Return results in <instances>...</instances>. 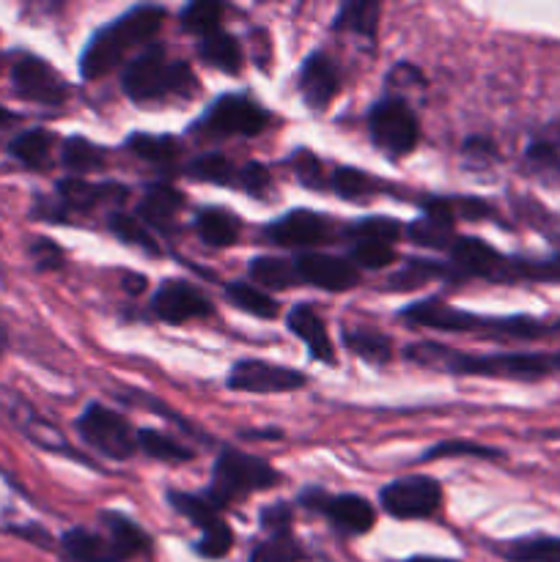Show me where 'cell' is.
<instances>
[{
	"instance_id": "cell-20",
	"label": "cell",
	"mask_w": 560,
	"mask_h": 562,
	"mask_svg": "<svg viewBox=\"0 0 560 562\" xmlns=\"http://www.w3.org/2000/svg\"><path fill=\"white\" fill-rule=\"evenodd\" d=\"M285 324H289L291 333H294L296 338H300L302 344L307 346V351H311L313 360L333 366V362H335V346H333V340H329L327 327H324L322 316H318V313L313 311L311 305H294V307H291Z\"/></svg>"
},
{
	"instance_id": "cell-40",
	"label": "cell",
	"mask_w": 560,
	"mask_h": 562,
	"mask_svg": "<svg viewBox=\"0 0 560 562\" xmlns=\"http://www.w3.org/2000/svg\"><path fill=\"white\" fill-rule=\"evenodd\" d=\"M110 231H113L121 241H126V245H135L141 247V250L152 252V256H159L157 241H154V236L148 234V228L137 217H130V214L121 212L110 214Z\"/></svg>"
},
{
	"instance_id": "cell-22",
	"label": "cell",
	"mask_w": 560,
	"mask_h": 562,
	"mask_svg": "<svg viewBox=\"0 0 560 562\" xmlns=\"http://www.w3.org/2000/svg\"><path fill=\"white\" fill-rule=\"evenodd\" d=\"M55 137L47 130L36 126V130H25L9 140V154L31 170H47L49 157H53Z\"/></svg>"
},
{
	"instance_id": "cell-9",
	"label": "cell",
	"mask_w": 560,
	"mask_h": 562,
	"mask_svg": "<svg viewBox=\"0 0 560 562\" xmlns=\"http://www.w3.org/2000/svg\"><path fill=\"white\" fill-rule=\"evenodd\" d=\"M11 86H14L16 97L27 99V102L47 104V108H58L69 97V86L64 82V77L36 55H20L14 60Z\"/></svg>"
},
{
	"instance_id": "cell-36",
	"label": "cell",
	"mask_w": 560,
	"mask_h": 562,
	"mask_svg": "<svg viewBox=\"0 0 560 562\" xmlns=\"http://www.w3.org/2000/svg\"><path fill=\"white\" fill-rule=\"evenodd\" d=\"M525 165L547 187L560 184V151L547 140H536L525 148Z\"/></svg>"
},
{
	"instance_id": "cell-3",
	"label": "cell",
	"mask_w": 560,
	"mask_h": 562,
	"mask_svg": "<svg viewBox=\"0 0 560 562\" xmlns=\"http://www.w3.org/2000/svg\"><path fill=\"white\" fill-rule=\"evenodd\" d=\"M124 93L132 102H154L176 93V97H192L198 88L195 75L184 60H168L163 47H148L137 55L124 71Z\"/></svg>"
},
{
	"instance_id": "cell-49",
	"label": "cell",
	"mask_w": 560,
	"mask_h": 562,
	"mask_svg": "<svg viewBox=\"0 0 560 562\" xmlns=\"http://www.w3.org/2000/svg\"><path fill=\"white\" fill-rule=\"evenodd\" d=\"M236 181H239L247 192H253V195H264L269 187V170L264 168V165L250 162L236 173Z\"/></svg>"
},
{
	"instance_id": "cell-6",
	"label": "cell",
	"mask_w": 560,
	"mask_h": 562,
	"mask_svg": "<svg viewBox=\"0 0 560 562\" xmlns=\"http://www.w3.org/2000/svg\"><path fill=\"white\" fill-rule=\"evenodd\" d=\"M77 431H80L82 442L113 461L132 459L137 450V437L130 420L102 404H88L82 409V415L77 417Z\"/></svg>"
},
{
	"instance_id": "cell-57",
	"label": "cell",
	"mask_w": 560,
	"mask_h": 562,
	"mask_svg": "<svg viewBox=\"0 0 560 562\" xmlns=\"http://www.w3.org/2000/svg\"><path fill=\"white\" fill-rule=\"evenodd\" d=\"M555 333H560V322H558V324H555Z\"/></svg>"
},
{
	"instance_id": "cell-17",
	"label": "cell",
	"mask_w": 560,
	"mask_h": 562,
	"mask_svg": "<svg viewBox=\"0 0 560 562\" xmlns=\"http://www.w3.org/2000/svg\"><path fill=\"white\" fill-rule=\"evenodd\" d=\"M340 91V71L335 60L324 53L307 55L300 71V93L307 108L324 110Z\"/></svg>"
},
{
	"instance_id": "cell-46",
	"label": "cell",
	"mask_w": 560,
	"mask_h": 562,
	"mask_svg": "<svg viewBox=\"0 0 560 562\" xmlns=\"http://www.w3.org/2000/svg\"><path fill=\"white\" fill-rule=\"evenodd\" d=\"M437 274H445V269L437 267L434 261H410V267H406L401 274H395L390 283H393V289H399V291L401 289H417L423 280L437 278Z\"/></svg>"
},
{
	"instance_id": "cell-54",
	"label": "cell",
	"mask_w": 560,
	"mask_h": 562,
	"mask_svg": "<svg viewBox=\"0 0 560 562\" xmlns=\"http://www.w3.org/2000/svg\"><path fill=\"white\" fill-rule=\"evenodd\" d=\"M245 437H253V439H267V437L280 439V437H283V431H245Z\"/></svg>"
},
{
	"instance_id": "cell-55",
	"label": "cell",
	"mask_w": 560,
	"mask_h": 562,
	"mask_svg": "<svg viewBox=\"0 0 560 562\" xmlns=\"http://www.w3.org/2000/svg\"><path fill=\"white\" fill-rule=\"evenodd\" d=\"M404 562H459V560H448V558H426V554H417V558H410Z\"/></svg>"
},
{
	"instance_id": "cell-26",
	"label": "cell",
	"mask_w": 560,
	"mask_h": 562,
	"mask_svg": "<svg viewBox=\"0 0 560 562\" xmlns=\"http://www.w3.org/2000/svg\"><path fill=\"white\" fill-rule=\"evenodd\" d=\"M198 55H201L209 66L225 71V75H236V71L242 69V60H245L242 58V44L225 31L203 36L201 44H198Z\"/></svg>"
},
{
	"instance_id": "cell-37",
	"label": "cell",
	"mask_w": 560,
	"mask_h": 562,
	"mask_svg": "<svg viewBox=\"0 0 560 562\" xmlns=\"http://www.w3.org/2000/svg\"><path fill=\"white\" fill-rule=\"evenodd\" d=\"M305 560V549L296 541L291 532L285 536H269L267 541L256 543L247 562H302Z\"/></svg>"
},
{
	"instance_id": "cell-15",
	"label": "cell",
	"mask_w": 560,
	"mask_h": 562,
	"mask_svg": "<svg viewBox=\"0 0 560 562\" xmlns=\"http://www.w3.org/2000/svg\"><path fill=\"white\" fill-rule=\"evenodd\" d=\"M401 316L410 318L412 324H421V327L439 329V333H472V329H481L492 324V318H481L475 313H467L443 300L415 302V305L404 307Z\"/></svg>"
},
{
	"instance_id": "cell-33",
	"label": "cell",
	"mask_w": 560,
	"mask_h": 562,
	"mask_svg": "<svg viewBox=\"0 0 560 562\" xmlns=\"http://www.w3.org/2000/svg\"><path fill=\"white\" fill-rule=\"evenodd\" d=\"M126 148L137 157L148 159L154 165H168L173 162L181 154V143L170 135H148V132H135L126 140Z\"/></svg>"
},
{
	"instance_id": "cell-47",
	"label": "cell",
	"mask_w": 560,
	"mask_h": 562,
	"mask_svg": "<svg viewBox=\"0 0 560 562\" xmlns=\"http://www.w3.org/2000/svg\"><path fill=\"white\" fill-rule=\"evenodd\" d=\"M291 521H294V510L285 503L267 505V508L261 510V527L272 532V536H285V532H291Z\"/></svg>"
},
{
	"instance_id": "cell-51",
	"label": "cell",
	"mask_w": 560,
	"mask_h": 562,
	"mask_svg": "<svg viewBox=\"0 0 560 562\" xmlns=\"http://www.w3.org/2000/svg\"><path fill=\"white\" fill-rule=\"evenodd\" d=\"M296 165H300V168H296V173H300L302 184L316 187V179H313V176H318L316 157H313L311 151H300V154H296Z\"/></svg>"
},
{
	"instance_id": "cell-35",
	"label": "cell",
	"mask_w": 560,
	"mask_h": 562,
	"mask_svg": "<svg viewBox=\"0 0 560 562\" xmlns=\"http://www.w3.org/2000/svg\"><path fill=\"white\" fill-rule=\"evenodd\" d=\"M225 5L217 0H195V3L184 5L181 11V27L187 33H198V36H212L223 25Z\"/></svg>"
},
{
	"instance_id": "cell-28",
	"label": "cell",
	"mask_w": 560,
	"mask_h": 562,
	"mask_svg": "<svg viewBox=\"0 0 560 562\" xmlns=\"http://www.w3.org/2000/svg\"><path fill=\"white\" fill-rule=\"evenodd\" d=\"M135 437L137 448H141L143 453L152 456V459L157 461H165V464H184V461L195 459V450L181 445L179 439L154 431V428H141V431H135Z\"/></svg>"
},
{
	"instance_id": "cell-44",
	"label": "cell",
	"mask_w": 560,
	"mask_h": 562,
	"mask_svg": "<svg viewBox=\"0 0 560 562\" xmlns=\"http://www.w3.org/2000/svg\"><path fill=\"white\" fill-rule=\"evenodd\" d=\"M349 261L355 267L366 269H384L395 261L393 245H384V241H355L349 252Z\"/></svg>"
},
{
	"instance_id": "cell-30",
	"label": "cell",
	"mask_w": 560,
	"mask_h": 562,
	"mask_svg": "<svg viewBox=\"0 0 560 562\" xmlns=\"http://www.w3.org/2000/svg\"><path fill=\"white\" fill-rule=\"evenodd\" d=\"M225 296H228L231 305L239 307L242 313H250V316L256 318H278L280 313L278 302H275L267 291L258 289V285L228 283L225 285Z\"/></svg>"
},
{
	"instance_id": "cell-10",
	"label": "cell",
	"mask_w": 560,
	"mask_h": 562,
	"mask_svg": "<svg viewBox=\"0 0 560 562\" xmlns=\"http://www.w3.org/2000/svg\"><path fill=\"white\" fill-rule=\"evenodd\" d=\"M305 384V373L264 360H242L228 373V387L236 390V393H291V390H300Z\"/></svg>"
},
{
	"instance_id": "cell-42",
	"label": "cell",
	"mask_w": 560,
	"mask_h": 562,
	"mask_svg": "<svg viewBox=\"0 0 560 562\" xmlns=\"http://www.w3.org/2000/svg\"><path fill=\"white\" fill-rule=\"evenodd\" d=\"M349 236L357 241H395L401 236V225L393 217H362L349 228Z\"/></svg>"
},
{
	"instance_id": "cell-29",
	"label": "cell",
	"mask_w": 560,
	"mask_h": 562,
	"mask_svg": "<svg viewBox=\"0 0 560 562\" xmlns=\"http://www.w3.org/2000/svg\"><path fill=\"white\" fill-rule=\"evenodd\" d=\"M250 274L258 285H267V289H275V291L294 289V285L300 283V274H296L294 261H285V258H275V256L253 258Z\"/></svg>"
},
{
	"instance_id": "cell-5",
	"label": "cell",
	"mask_w": 560,
	"mask_h": 562,
	"mask_svg": "<svg viewBox=\"0 0 560 562\" xmlns=\"http://www.w3.org/2000/svg\"><path fill=\"white\" fill-rule=\"evenodd\" d=\"M368 132L388 157L412 154L421 140V124H417L415 110L399 97H388L373 104L368 113Z\"/></svg>"
},
{
	"instance_id": "cell-56",
	"label": "cell",
	"mask_w": 560,
	"mask_h": 562,
	"mask_svg": "<svg viewBox=\"0 0 560 562\" xmlns=\"http://www.w3.org/2000/svg\"><path fill=\"white\" fill-rule=\"evenodd\" d=\"M0 349H3V333H0Z\"/></svg>"
},
{
	"instance_id": "cell-1",
	"label": "cell",
	"mask_w": 560,
	"mask_h": 562,
	"mask_svg": "<svg viewBox=\"0 0 560 562\" xmlns=\"http://www.w3.org/2000/svg\"><path fill=\"white\" fill-rule=\"evenodd\" d=\"M406 357L421 366L445 368L456 376L505 379V382H541L552 373V357L530 351H503V355H461L445 346L417 344L406 349Z\"/></svg>"
},
{
	"instance_id": "cell-48",
	"label": "cell",
	"mask_w": 560,
	"mask_h": 562,
	"mask_svg": "<svg viewBox=\"0 0 560 562\" xmlns=\"http://www.w3.org/2000/svg\"><path fill=\"white\" fill-rule=\"evenodd\" d=\"M31 258H33V263H36V269H42V272L44 269L64 267V252H60V247L49 239H33L31 241Z\"/></svg>"
},
{
	"instance_id": "cell-31",
	"label": "cell",
	"mask_w": 560,
	"mask_h": 562,
	"mask_svg": "<svg viewBox=\"0 0 560 562\" xmlns=\"http://www.w3.org/2000/svg\"><path fill=\"white\" fill-rule=\"evenodd\" d=\"M377 22H379V3L360 0V3L340 5V11L333 20V31H349L362 38H371L373 42V36H377Z\"/></svg>"
},
{
	"instance_id": "cell-52",
	"label": "cell",
	"mask_w": 560,
	"mask_h": 562,
	"mask_svg": "<svg viewBox=\"0 0 560 562\" xmlns=\"http://www.w3.org/2000/svg\"><path fill=\"white\" fill-rule=\"evenodd\" d=\"M327 499H329V494L324 492V488H318V486L305 488V492L300 494L302 508H307V510H318V514H324V505H327Z\"/></svg>"
},
{
	"instance_id": "cell-11",
	"label": "cell",
	"mask_w": 560,
	"mask_h": 562,
	"mask_svg": "<svg viewBox=\"0 0 560 562\" xmlns=\"http://www.w3.org/2000/svg\"><path fill=\"white\" fill-rule=\"evenodd\" d=\"M130 190L119 184H88L82 179H64L58 184V198L55 203H38L36 214L44 220L58 223L66 212H91L102 201H124Z\"/></svg>"
},
{
	"instance_id": "cell-12",
	"label": "cell",
	"mask_w": 560,
	"mask_h": 562,
	"mask_svg": "<svg viewBox=\"0 0 560 562\" xmlns=\"http://www.w3.org/2000/svg\"><path fill=\"white\" fill-rule=\"evenodd\" d=\"M450 258H453V267L461 274H470V278L511 280L522 274V263L505 261L492 245H486L483 239H475V236H459V239H453Z\"/></svg>"
},
{
	"instance_id": "cell-38",
	"label": "cell",
	"mask_w": 560,
	"mask_h": 562,
	"mask_svg": "<svg viewBox=\"0 0 560 562\" xmlns=\"http://www.w3.org/2000/svg\"><path fill=\"white\" fill-rule=\"evenodd\" d=\"M234 549V532L225 525L223 516L212 519L209 525L201 527V538L195 543V552L203 560H223L228 558V552Z\"/></svg>"
},
{
	"instance_id": "cell-19",
	"label": "cell",
	"mask_w": 560,
	"mask_h": 562,
	"mask_svg": "<svg viewBox=\"0 0 560 562\" xmlns=\"http://www.w3.org/2000/svg\"><path fill=\"white\" fill-rule=\"evenodd\" d=\"M324 516L344 536H366L377 525V510H373V505L368 499L357 497V494L329 497L327 505H324Z\"/></svg>"
},
{
	"instance_id": "cell-43",
	"label": "cell",
	"mask_w": 560,
	"mask_h": 562,
	"mask_svg": "<svg viewBox=\"0 0 560 562\" xmlns=\"http://www.w3.org/2000/svg\"><path fill=\"white\" fill-rule=\"evenodd\" d=\"M453 456H478V459H500V450L483 448V445L467 442V439H445V442L434 445L426 453L421 456V461H437V459H453Z\"/></svg>"
},
{
	"instance_id": "cell-53",
	"label": "cell",
	"mask_w": 560,
	"mask_h": 562,
	"mask_svg": "<svg viewBox=\"0 0 560 562\" xmlns=\"http://www.w3.org/2000/svg\"><path fill=\"white\" fill-rule=\"evenodd\" d=\"M16 121H20V115H14V113H11V110L0 108V135H3V132L9 130V126H14Z\"/></svg>"
},
{
	"instance_id": "cell-8",
	"label": "cell",
	"mask_w": 560,
	"mask_h": 562,
	"mask_svg": "<svg viewBox=\"0 0 560 562\" xmlns=\"http://www.w3.org/2000/svg\"><path fill=\"white\" fill-rule=\"evenodd\" d=\"M379 503L393 519H428L443 505V486L426 475L399 477L379 492Z\"/></svg>"
},
{
	"instance_id": "cell-24",
	"label": "cell",
	"mask_w": 560,
	"mask_h": 562,
	"mask_svg": "<svg viewBox=\"0 0 560 562\" xmlns=\"http://www.w3.org/2000/svg\"><path fill=\"white\" fill-rule=\"evenodd\" d=\"M184 198H181L179 190L168 184H154L146 190V198L137 206V217H141L143 225H157V228H165L170 220L176 217V212L181 209Z\"/></svg>"
},
{
	"instance_id": "cell-45",
	"label": "cell",
	"mask_w": 560,
	"mask_h": 562,
	"mask_svg": "<svg viewBox=\"0 0 560 562\" xmlns=\"http://www.w3.org/2000/svg\"><path fill=\"white\" fill-rule=\"evenodd\" d=\"M333 190L338 192L340 198L357 201V198L368 195V192L373 190V181H371V176H366L362 170L340 168V170H335V176H333Z\"/></svg>"
},
{
	"instance_id": "cell-25",
	"label": "cell",
	"mask_w": 560,
	"mask_h": 562,
	"mask_svg": "<svg viewBox=\"0 0 560 562\" xmlns=\"http://www.w3.org/2000/svg\"><path fill=\"white\" fill-rule=\"evenodd\" d=\"M494 552L508 562H560V538L530 536L500 543Z\"/></svg>"
},
{
	"instance_id": "cell-23",
	"label": "cell",
	"mask_w": 560,
	"mask_h": 562,
	"mask_svg": "<svg viewBox=\"0 0 560 562\" xmlns=\"http://www.w3.org/2000/svg\"><path fill=\"white\" fill-rule=\"evenodd\" d=\"M102 521L104 527H108L110 543H113V549L119 552V558L124 562L152 549V538H148L135 521L126 519V516L108 510V514H102Z\"/></svg>"
},
{
	"instance_id": "cell-13",
	"label": "cell",
	"mask_w": 560,
	"mask_h": 562,
	"mask_svg": "<svg viewBox=\"0 0 560 562\" xmlns=\"http://www.w3.org/2000/svg\"><path fill=\"white\" fill-rule=\"evenodd\" d=\"M154 316L168 324H184L190 318L212 316V302L201 289L190 285L187 280H165L152 296Z\"/></svg>"
},
{
	"instance_id": "cell-18",
	"label": "cell",
	"mask_w": 560,
	"mask_h": 562,
	"mask_svg": "<svg viewBox=\"0 0 560 562\" xmlns=\"http://www.w3.org/2000/svg\"><path fill=\"white\" fill-rule=\"evenodd\" d=\"M453 225H456V212L448 201H432L426 206V214L421 220H412L406 234L412 241L423 247H437L445 250L453 245Z\"/></svg>"
},
{
	"instance_id": "cell-34",
	"label": "cell",
	"mask_w": 560,
	"mask_h": 562,
	"mask_svg": "<svg viewBox=\"0 0 560 562\" xmlns=\"http://www.w3.org/2000/svg\"><path fill=\"white\" fill-rule=\"evenodd\" d=\"M344 344L346 349L355 351L360 360L371 362V366H384L393 355L390 340L382 333H373V329H344Z\"/></svg>"
},
{
	"instance_id": "cell-7",
	"label": "cell",
	"mask_w": 560,
	"mask_h": 562,
	"mask_svg": "<svg viewBox=\"0 0 560 562\" xmlns=\"http://www.w3.org/2000/svg\"><path fill=\"white\" fill-rule=\"evenodd\" d=\"M267 124L269 115L261 104L239 93H225L209 104L203 119L198 121V130L214 137H256L267 130Z\"/></svg>"
},
{
	"instance_id": "cell-50",
	"label": "cell",
	"mask_w": 560,
	"mask_h": 562,
	"mask_svg": "<svg viewBox=\"0 0 560 562\" xmlns=\"http://www.w3.org/2000/svg\"><path fill=\"white\" fill-rule=\"evenodd\" d=\"M522 274L525 278H544V280H555V283H560V256L549 258V261L544 263H522Z\"/></svg>"
},
{
	"instance_id": "cell-14",
	"label": "cell",
	"mask_w": 560,
	"mask_h": 562,
	"mask_svg": "<svg viewBox=\"0 0 560 562\" xmlns=\"http://www.w3.org/2000/svg\"><path fill=\"white\" fill-rule=\"evenodd\" d=\"M302 283L316 285L324 291H349L360 283V269L349 258L324 256V252H305L294 261Z\"/></svg>"
},
{
	"instance_id": "cell-32",
	"label": "cell",
	"mask_w": 560,
	"mask_h": 562,
	"mask_svg": "<svg viewBox=\"0 0 560 562\" xmlns=\"http://www.w3.org/2000/svg\"><path fill=\"white\" fill-rule=\"evenodd\" d=\"M60 162L69 173H91V170H99L104 165V151L97 143L71 135L66 137L64 148H60Z\"/></svg>"
},
{
	"instance_id": "cell-27",
	"label": "cell",
	"mask_w": 560,
	"mask_h": 562,
	"mask_svg": "<svg viewBox=\"0 0 560 562\" xmlns=\"http://www.w3.org/2000/svg\"><path fill=\"white\" fill-rule=\"evenodd\" d=\"M195 231L206 245L228 247L239 236V217H234L225 209H203L195 217Z\"/></svg>"
},
{
	"instance_id": "cell-16",
	"label": "cell",
	"mask_w": 560,
	"mask_h": 562,
	"mask_svg": "<svg viewBox=\"0 0 560 562\" xmlns=\"http://www.w3.org/2000/svg\"><path fill=\"white\" fill-rule=\"evenodd\" d=\"M329 236L327 217L307 209H296V212L283 214L275 223L267 225V239L272 245L283 247H313Z\"/></svg>"
},
{
	"instance_id": "cell-21",
	"label": "cell",
	"mask_w": 560,
	"mask_h": 562,
	"mask_svg": "<svg viewBox=\"0 0 560 562\" xmlns=\"http://www.w3.org/2000/svg\"><path fill=\"white\" fill-rule=\"evenodd\" d=\"M60 552L69 562H124L113 549L108 536L86 530V527H71L60 536Z\"/></svg>"
},
{
	"instance_id": "cell-2",
	"label": "cell",
	"mask_w": 560,
	"mask_h": 562,
	"mask_svg": "<svg viewBox=\"0 0 560 562\" xmlns=\"http://www.w3.org/2000/svg\"><path fill=\"white\" fill-rule=\"evenodd\" d=\"M168 11L163 5H135L108 27L97 31L88 42L86 53L80 55V75L86 80H99L121 64L126 53L137 44H146L163 27Z\"/></svg>"
},
{
	"instance_id": "cell-39",
	"label": "cell",
	"mask_w": 560,
	"mask_h": 562,
	"mask_svg": "<svg viewBox=\"0 0 560 562\" xmlns=\"http://www.w3.org/2000/svg\"><path fill=\"white\" fill-rule=\"evenodd\" d=\"M168 503L176 514H181L184 519H190L192 525L201 530L203 525H209L212 519H217L220 508H214L212 499L206 494H187V492H168Z\"/></svg>"
},
{
	"instance_id": "cell-4",
	"label": "cell",
	"mask_w": 560,
	"mask_h": 562,
	"mask_svg": "<svg viewBox=\"0 0 560 562\" xmlns=\"http://www.w3.org/2000/svg\"><path fill=\"white\" fill-rule=\"evenodd\" d=\"M280 483V472L272 470L264 459L242 450L225 448L220 450L217 461L212 470V486H209L206 497L212 499L214 508L223 510L234 499L247 497L253 492H267Z\"/></svg>"
},
{
	"instance_id": "cell-41",
	"label": "cell",
	"mask_w": 560,
	"mask_h": 562,
	"mask_svg": "<svg viewBox=\"0 0 560 562\" xmlns=\"http://www.w3.org/2000/svg\"><path fill=\"white\" fill-rule=\"evenodd\" d=\"M190 173L195 176L198 181H209V184L225 187V184H234L239 170H236L234 165L223 157V154L209 151L190 165Z\"/></svg>"
}]
</instances>
